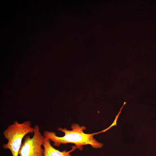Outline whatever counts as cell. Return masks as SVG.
<instances>
[{
    "label": "cell",
    "instance_id": "3",
    "mask_svg": "<svg viewBox=\"0 0 156 156\" xmlns=\"http://www.w3.org/2000/svg\"><path fill=\"white\" fill-rule=\"evenodd\" d=\"M34 135L31 138L26 135L19 152V156H44L43 146L44 137L40 131L37 125L34 127Z\"/></svg>",
    "mask_w": 156,
    "mask_h": 156
},
{
    "label": "cell",
    "instance_id": "1",
    "mask_svg": "<svg viewBox=\"0 0 156 156\" xmlns=\"http://www.w3.org/2000/svg\"><path fill=\"white\" fill-rule=\"evenodd\" d=\"M72 130H68L66 128L59 127L58 131L63 132L64 135L63 137L56 135L54 132L45 131L43 133L45 138L50 140L53 142V145L59 147L61 144L73 143L75 148L80 150L83 149V146L90 144L93 148H102L103 144L98 142L94 137L96 133L88 134L83 132L86 127L84 126H80L77 124L73 123L71 125Z\"/></svg>",
    "mask_w": 156,
    "mask_h": 156
},
{
    "label": "cell",
    "instance_id": "4",
    "mask_svg": "<svg viewBox=\"0 0 156 156\" xmlns=\"http://www.w3.org/2000/svg\"><path fill=\"white\" fill-rule=\"evenodd\" d=\"M51 140L45 138L43 146L44 156H72L70 154V151H67L66 150L60 151L53 147L50 143Z\"/></svg>",
    "mask_w": 156,
    "mask_h": 156
},
{
    "label": "cell",
    "instance_id": "2",
    "mask_svg": "<svg viewBox=\"0 0 156 156\" xmlns=\"http://www.w3.org/2000/svg\"><path fill=\"white\" fill-rule=\"evenodd\" d=\"M31 125L30 121L28 120L21 123L17 121H14L3 132L4 138L8 140L7 143L2 145L3 148L9 149L12 156H18L23 138L27 134L34 131V127Z\"/></svg>",
    "mask_w": 156,
    "mask_h": 156
}]
</instances>
